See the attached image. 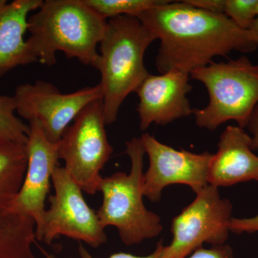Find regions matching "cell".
Masks as SVG:
<instances>
[{"label": "cell", "mask_w": 258, "mask_h": 258, "mask_svg": "<svg viewBox=\"0 0 258 258\" xmlns=\"http://www.w3.org/2000/svg\"><path fill=\"white\" fill-rule=\"evenodd\" d=\"M137 18L160 40L156 66L161 74L190 75L217 56L257 48L251 30L239 28L225 15L199 9L186 1L165 0Z\"/></svg>", "instance_id": "obj_1"}, {"label": "cell", "mask_w": 258, "mask_h": 258, "mask_svg": "<svg viewBox=\"0 0 258 258\" xmlns=\"http://www.w3.org/2000/svg\"><path fill=\"white\" fill-rule=\"evenodd\" d=\"M38 10L29 17L28 30L39 62L53 66L61 51L67 58L98 69L97 45L106 33V20L83 0H46Z\"/></svg>", "instance_id": "obj_2"}, {"label": "cell", "mask_w": 258, "mask_h": 258, "mask_svg": "<svg viewBox=\"0 0 258 258\" xmlns=\"http://www.w3.org/2000/svg\"><path fill=\"white\" fill-rule=\"evenodd\" d=\"M156 40L137 17L121 15L108 20L100 42L98 69L106 125L115 123L125 98L150 74L144 64V54Z\"/></svg>", "instance_id": "obj_3"}, {"label": "cell", "mask_w": 258, "mask_h": 258, "mask_svg": "<svg viewBox=\"0 0 258 258\" xmlns=\"http://www.w3.org/2000/svg\"><path fill=\"white\" fill-rule=\"evenodd\" d=\"M131 161L128 174L118 171L102 178L98 191L101 207L97 211L104 228L113 226L125 245H135L160 235L163 230L159 215L144 203V160L146 153L142 139L134 137L125 143Z\"/></svg>", "instance_id": "obj_4"}, {"label": "cell", "mask_w": 258, "mask_h": 258, "mask_svg": "<svg viewBox=\"0 0 258 258\" xmlns=\"http://www.w3.org/2000/svg\"><path fill=\"white\" fill-rule=\"evenodd\" d=\"M203 83L210 101L202 109H194L197 125L215 131L229 120L244 128L258 103V64L241 56L227 62H212L189 75Z\"/></svg>", "instance_id": "obj_5"}, {"label": "cell", "mask_w": 258, "mask_h": 258, "mask_svg": "<svg viewBox=\"0 0 258 258\" xmlns=\"http://www.w3.org/2000/svg\"><path fill=\"white\" fill-rule=\"evenodd\" d=\"M106 125L103 102L96 100L80 112L58 142L64 170L88 195L98 192L101 171L113 154Z\"/></svg>", "instance_id": "obj_6"}, {"label": "cell", "mask_w": 258, "mask_h": 258, "mask_svg": "<svg viewBox=\"0 0 258 258\" xmlns=\"http://www.w3.org/2000/svg\"><path fill=\"white\" fill-rule=\"evenodd\" d=\"M52 184L54 194L49 197L50 207L37 240L50 245L55 239L66 236L94 248L106 243L105 228L97 212L88 205L83 190L63 167L56 168Z\"/></svg>", "instance_id": "obj_7"}, {"label": "cell", "mask_w": 258, "mask_h": 258, "mask_svg": "<svg viewBox=\"0 0 258 258\" xmlns=\"http://www.w3.org/2000/svg\"><path fill=\"white\" fill-rule=\"evenodd\" d=\"M232 214L230 200L221 198L218 188L207 185L173 218L172 240L165 245L163 258H186L205 243L225 244Z\"/></svg>", "instance_id": "obj_8"}, {"label": "cell", "mask_w": 258, "mask_h": 258, "mask_svg": "<svg viewBox=\"0 0 258 258\" xmlns=\"http://www.w3.org/2000/svg\"><path fill=\"white\" fill-rule=\"evenodd\" d=\"M13 97L18 114L28 121L37 120L45 137L57 144L80 112L93 101L102 99V90L98 84L62 93L52 83L39 80L33 84L20 85Z\"/></svg>", "instance_id": "obj_9"}, {"label": "cell", "mask_w": 258, "mask_h": 258, "mask_svg": "<svg viewBox=\"0 0 258 258\" xmlns=\"http://www.w3.org/2000/svg\"><path fill=\"white\" fill-rule=\"evenodd\" d=\"M149 168L144 174V195L150 201H159L163 190L171 184H185L195 194L208 184L209 167L213 154H196L159 142L149 134L141 137Z\"/></svg>", "instance_id": "obj_10"}, {"label": "cell", "mask_w": 258, "mask_h": 258, "mask_svg": "<svg viewBox=\"0 0 258 258\" xmlns=\"http://www.w3.org/2000/svg\"><path fill=\"white\" fill-rule=\"evenodd\" d=\"M30 132L26 144L28 166L21 189L10 204V211L32 217L36 225V235L41 230L45 201L50 192L52 176L59 166L58 143L45 137L36 120L29 121Z\"/></svg>", "instance_id": "obj_11"}, {"label": "cell", "mask_w": 258, "mask_h": 258, "mask_svg": "<svg viewBox=\"0 0 258 258\" xmlns=\"http://www.w3.org/2000/svg\"><path fill=\"white\" fill-rule=\"evenodd\" d=\"M189 77L179 71L147 76L135 92L139 98L137 112L141 130H147L152 123L169 124L193 114L186 96L192 89Z\"/></svg>", "instance_id": "obj_12"}, {"label": "cell", "mask_w": 258, "mask_h": 258, "mask_svg": "<svg viewBox=\"0 0 258 258\" xmlns=\"http://www.w3.org/2000/svg\"><path fill=\"white\" fill-rule=\"evenodd\" d=\"M258 181V157L252 149V139L244 128L228 125L220 136L218 149L209 167L208 183L215 187H227Z\"/></svg>", "instance_id": "obj_13"}, {"label": "cell", "mask_w": 258, "mask_h": 258, "mask_svg": "<svg viewBox=\"0 0 258 258\" xmlns=\"http://www.w3.org/2000/svg\"><path fill=\"white\" fill-rule=\"evenodd\" d=\"M42 0H0V76L18 66L38 62L25 35L28 31L29 14L39 9Z\"/></svg>", "instance_id": "obj_14"}, {"label": "cell", "mask_w": 258, "mask_h": 258, "mask_svg": "<svg viewBox=\"0 0 258 258\" xmlns=\"http://www.w3.org/2000/svg\"><path fill=\"white\" fill-rule=\"evenodd\" d=\"M36 238V225L32 217L0 210V258H36L32 244Z\"/></svg>", "instance_id": "obj_15"}, {"label": "cell", "mask_w": 258, "mask_h": 258, "mask_svg": "<svg viewBox=\"0 0 258 258\" xmlns=\"http://www.w3.org/2000/svg\"><path fill=\"white\" fill-rule=\"evenodd\" d=\"M27 166L26 144L0 137V210L8 209L16 198Z\"/></svg>", "instance_id": "obj_16"}, {"label": "cell", "mask_w": 258, "mask_h": 258, "mask_svg": "<svg viewBox=\"0 0 258 258\" xmlns=\"http://www.w3.org/2000/svg\"><path fill=\"white\" fill-rule=\"evenodd\" d=\"M165 0H83L97 14L107 20L121 15L138 16Z\"/></svg>", "instance_id": "obj_17"}, {"label": "cell", "mask_w": 258, "mask_h": 258, "mask_svg": "<svg viewBox=\"0 0 258 258\" xmlns=\"http://www.w3.org/2000/svg\"><path fill=\"white\" fill-rule=\"evenodd\" d=\"M15 111L14 97L0 95V137L26 144L30 126L17 118Z\"/></svg>", "instance_id": "obj_18"}, {"label": "cell", "mask_w": 258, "mask_h": 258, "mask_svg": "<svg viewBox=\"0 0 258 258\" xmlns=\"http://www.w3.org/2000/svg\"><path fill=\"white\" fill-rule=\"evenodd\" d=\"M258 0H225L224 15L239 28L249 30L257 18Z\"/></svg>", "instance_id": "obj_19"}, {"label": "cell", "mask_w": 258, "mask_h": 258, "mask_svg": "<svg viewBox=\"0 0 258 258\" xmlns=\"http://www.w3.org/2000/svg\"><path fill=\"white\" fill-rule=\"evenodd\" d=\"M188 258H235L233 250L230 245L212 246L210 248L197 249Z\"/></svg>", "instance_id": "obj_20"}, {"label": "cell", "mask_w": 258, "mask_h": 258, "mask_svg": "<svg viewBox=\"0 0 258 258\" xmlns=\"http://www.w3.org/2000/svg\"><path fill=\"white\" fill-rule=\"evenodd\" d=\"M230 232L237 235L247 233L253 234L258 232V214L255 216L246 218L231 219L229 225Z\"/></svg>", "instance_id": "obj_21"}, {"label": "cell", "mask_w": 258, "mask_h": 258, "mask_svg": "<svg viewBox=\"0 0 258 258\" xmlns=\"http://www.w3.org/2000/svg\"><path fill=\"white\" fill-rule=\"evenodd\" d=\"M165 245L163 241L160 240L157 244V247L152 253L146 256L134 255V254L125 253V252H118L111 254L108 258H163ZM79 254L80 258H95L90 253L87 249L83 246L82 242H80L79 245Z\"/></svg>", "instance_id": "obj_22"}, {"label": "cell", "mask_w": 258, "mask_h": 258, "mask_svg": "<svg viewBox=\"0 0 258 258\" xmlns=\"http://www.w3.org/2000/svg\"><path fill=\"white\" fill-rule=\"evenodd\" d=\"M189 5L199 9L211 13L224 14L225 0H185Z\"/></svg>", "instance_id": "obj_23"}, {"label": "cell", "mask_w": 258, "mask_h": 258, "mask_svg": "<svg viewBox=\"0 0 258 258\" xmlns=\"http://www.w3.org/2000/svg\"><path fill=\"white\" fill-rule=\"evenodd\" d=\"M246 127L248 128L249 132L252 135L250 137L252 139V150H257L258 149V103L251 113Z\"/></svg>", "instance_id": "obj_24"}, {"label": "cell", "mask_w": 258, "mask_h": 258, "mask_svg": "<svg viewBox=\"0 0 258 258\" xmlns=\"http://www.w3.org/2000/svg\"><path fill=\"white\" fill-rule=\"evenodd\" d=\"M249 30H251L253 32L254 37L256 39V44H257V47L258 48V17L254 20V23H252V26H251Z\"/></svg>", "instance_id": "obj_25"}, {"label": "cell", "mask_w": 258, "mask_h": 258, "mask_svg": "<svg viewBox=\"0 0 258 258\" xmlns=\"http://www.w3.org/2000/svg\"><path fill=\"white\" fill-rule=\"evenodd\" d=\"M42 254H43V257L40 258H57L54 254L48 253V252H45L43 249H42Z\"/></svg>", "instance_id": "obj_26"}, {"label": "cell", "mask_w": 258, "mask_h": 258, "mask_svg": "<svg viewBox=\"0 0 258 258\" xmlns=\"http://www.w3.org/2000/svg\"><path fill=\"white\" fill-rule=\"evenodd\" d=\"M257 17H258V5H257Z\"/></svg>", "instance_id": "obj_27"}]
</instances>
